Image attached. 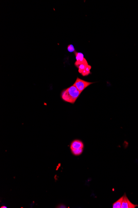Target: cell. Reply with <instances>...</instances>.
Instances as JSON below:
<instances>
[{
    "label": "cell",
    "instance_id": "obj_9",
    "mask_svg": "<svg viewBox=\"0 0 138 208\" xmlns=\"http://www.w3.org/2000/svg\"><path fill=\"white\" fill-rule=\"evenodd\" d=\"M68 50L69 52H70V53L75 52V49H74V47L72 44H70L68 46Z\"/></svg>",
    "mask_w": 138,
    "mask_h": 208
},
{
    "label": "cell",
    "instance_id": "obj_2",
    "mask_svg": "<svg viewBox=\"0 0 138 208\" xmlns=\"http://www.w3.org/2000/svg\"><path fill=\"white\" fill-rule=\"evenodd\" d=\"M84 148V144L80 140H74L70 145L72 153L74 155L78 156L82 153Z\"/></svg>",
    "mask_w": 138,
    "mask_h": 208
},
{
    "label": "cell",
    "instance_id": "obj_10",
    "mask_svg": "<svg viewBox=\"0 0 138 208\" xmlns=\"http://www.w3.org/2000/svg\"><path fill=\"white\" fill-rule=\"evenodd\" d=\"M59 208H66L65 206H61L60 207H59Z\"/></svg>",
    "mask_w": 138,
    "mask_h": 208
},
{
    "label": "cell",
    "instance_id": "obj_7",
    "mask_svg": "<svg viewBox=\"0 0 138 208\" xmlns=\"http://www.w3.org/2000/svg\"><path fill=\"white\" fill-rule=\"evenodd\" d=\"M91 66L89 65H88L86 67L85 69L83 71L82 73V75L83 76H86L90 74V70L91 69Z\"/></svg>",
    "mask_w": 138,
    "mask_h": 208
},
{
    "label": "cell",
    "instance_id": "obj_5",
    "mask_svg": "<svg viewBox=\"0 0 138 208\" xmlns=\"http://www.w3.org/2000/svg\"><path fill=\"white\" fill-rule=\"evenodd\" d=\"M138 207V205H134L129 201L126 194L124 195L121 208H135Z\"/></svg>",
    "mask_w": 138,
    "mask_h": 208
},
{
    "label": "cell",
    "instance_id": "obj_6",
    "mask_svg": "<svg viewBox=\"0 0 138 208\" xmlns=\"http://www.w3.org/2000/svg\"><path fill=\"white\" fill-rule=\"evenodd\" d=\"M124 196L120 197L118 200H117L116 202L113 203L112 205V208H121V205Z\"/></svg>",
    "mask_w": 138,
    "mask_h": 208
},
{
    "label": "cell",
    "instance_id": "obj_4",
    "mask_svg": "<svg viewBox=\"0 0 138 208\" xmlns=\"http://www.w3.org/2000/svg\"><path fill=\"white\" fill-rule=\"evenodd\" d=\"M74 53H75L76 59V62L74 64L75 66L78 67L79 65L82 64L89 65L87 60L84 57V55L82 53L76 52H74Z\"/></svg>",
    "mask_w": 138,
    "mask_h": 208
},
{
    "label": "cell",
    "instance_id": "obj_3",
    "mask_svg": "<svg viewBox=\"0 0 138 208\" xmlns=\"http://www.w3.org/2000/svg\"><path fill=\"white\" fill-rule=\"evenodd\" d=\"M93 83V82L85 81L83 80L80 79L79 78L77 77L75 82L73 85L75 86L79 92L82 93L87 87Z\"/></svg>",
    "mask_w": 138,
    "mask_h": 208
},
{
    "label": "cell",
    "instance_id": "obj_1",
    "mask_svg": "<svg viewBox=\"0 0 138 208\" xmlns=\"http://www.w3.org/2000/svg\"><path fill=\"white\" fill-rule=\"evenodd\" d=\"M81 93L75 86L72 85L63 90L61 93V96L64 101L74 104Z\"/></svg>",
    "mask_w": 138,
    "mask_h": 208
},
{
    "label": "cell",
    "instance_id": "obj_8",
    "mask_svg": "<svg viewBox=\"0 0 138 208\" xmlns=\"http://www.w3.org/2000/svg\"><path fill=\"white\" fill-rule=\"evenodd\" d=\"M87 65H85V64H82L79 65V66H78V67H77V68L79 69V70H78L79 73L82 74L83 71L85 69L86 67H87Z\"/></svg>",
    "mask_w": 138,
    "mask_h": 208
},
{
    "label": "cell",
    "instance_id": "obj_11",
    "mask_svg": "<svg viewBox=\"0 0 138 208\" xmlns=\"http://www.w3.org/2000/svg\"><path fill=\"white\" fill-rule=\"evenodd\" d=\"M1 208H6V207H2Z\"/></svg>",
    "mask_w": 138,
    "mask_h": 208
}]
</instances>
